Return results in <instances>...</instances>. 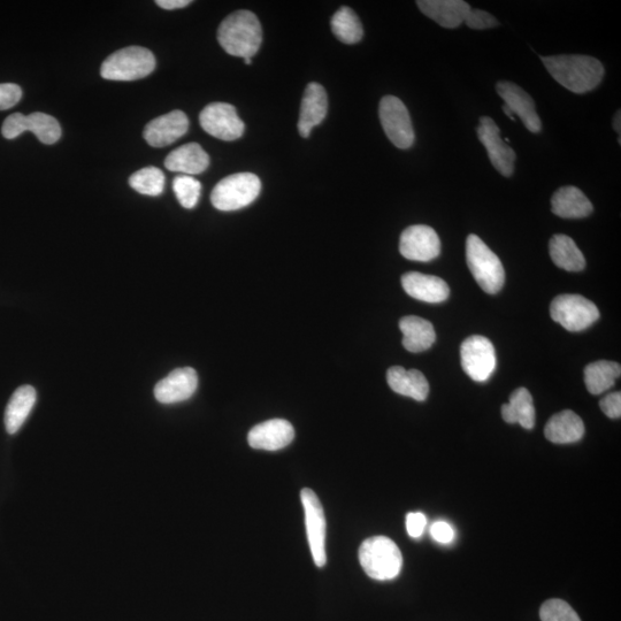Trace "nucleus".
Returning <instances> with one entry per match:
<instances>
[{
  "instance_id": "1",
  "label": "nucleus",
  "mask_w": 621,
  "mask_h": 621,
  "mask_svg": "<svg viewBox=\"0 0 621 621\" xmlns=\"http://www.w3.org/2000/svg\"><path fill=\"white\" fill-rule=\"evenodd\" d=\"M542 63L552 78L574 94H586L594 90L604 76L601 61L589 56L544 57Z\"/></svg>"
},
{
  "instance_id": "2",
  "label": "nucleus",
  "mask_w": 621,
  "mask_h": 621,
  "mask_svg": "<svg viewBox=\"0 0 621 621\" xmlns=\"http://www.w3.org/2000/svg\"><path fill=\"white\" fill-rule=\"evenodd\" d=\"M218 41L228 55L243 59L257 55L263 42L262 25L256 14L237 11L222 21Z\"/></svg>"
},
{
  "instance_id": "3",
  "label": "nucleus",
  "mask_w": 621,
  "mask_h": 621,
  "mask_svg": "<svg viewBox=\"0 0 621 621\" xmlns=\"http://www.w3.org/2000/svg\"><path fill=\"white\" fill-rule=\"evenodd\" d=\"M359 562L368 577L386 581L401 573L403 556L393 540L387 536H374L360 546Z\"/></svg>"
},
{
  "instance_id": "4",
  "label": "nucleus",
  "mask_w": 621,
  "mask_h": 621,
  "mask_svg": "<svg viewBox=\"0 0 621 621\" xmlns=\"http://www.w3.org/2000/svg\"><path fill=\"white\" fill-rule=\"evenodd\" d=\"M466 259L475 281L487 294H497L504 286L505 271L500 258L479 236L471 234L466 241Z\"/></svg>"
},
{
  "instance_id": "5",
  "label": "nucleus",
  "mask_w": 621,
  "mask_h": 621,
  "mask_svg": "<svg viewBox=\"0 0 621 621\" xmlns=\"http://www.w3.org/2000/svg\"><path fill=\"white\" fill-rule=\"evenodd\" d=\"M155 68L156 58L150 50L129 46L114 52L104 61L101 75L110 81H136L147 78Z\"/></svg>"
},
{
  "instance_id": "6",
  "label": "nucleus",
  "mask_w": 621,
  "mask_h": 621,
  "mask_svg": "<svg viewBox=\"0 0 621 621\" xmlns=\"http://www.w3.org/2000/svg\"><path fill=\"white\" fill-rule=\"evenodd\" d=\"M262 190V182L252 173L227 176L214 187L211 202L217 210L230 212L243 209L255 202Z\"/></svg>"
},
{
  "instance_id": "7",
  "label": "nucleus",
  "mask_w": 621,
  "mask_h": 621,
  "mask_svg": "<svg viewBox=\"0 0 621 621\" xmlns=\"http://www.w3.org/2000/svg\"><path fill=\"white\" fill-rule=\"evenodd\" d=\"M550 316L566 331L581 332L600 319V311L584 296L561 295L551 302Z\"/></svg>"
},
{
  "instance_id": "8",
  "label": "nucleus",
  "mask_w": 621,
  "mask_h": 621,
  "mask_svg": "<svg viewBox=\"0 0 621 621\" xmlns=\"http://www.w3.org/2000/svg\"><path fill=\"white\" fill-rule=\"evenodd\" d=\"M460 362L464 372L475 382H485L496 370V351L487 337H467L460 347Z\"/></svg>"
},
{
  "instance_id": "9",
  "label": "nucleus",
  "mask_w": 621,
  "mask_h": 621,
  "mask_svg": "<svg viewBox=\"0 0 621 621\" xmlns=\"http://www.w3.org/2000/svg\"><path fill=\"white\" fill-rule=\"evenodd\" d=\"M380 121L391 143L398 149H409L414 143L410 113L400 98L386 96L380 102Z\"/></svg>"
},
{
  "instance_id": "10",
  "label": "nucleus",
  "mask_w": 621,
  "mask_h": 621,
  "mask_svg": "<svg viewBox=\"0 0 621 621\" xmlns=\"http://www.w3.org/2000/svg\"><path fill=\"white\" fill-rule=\"evenodd\" d=\"M32 132L43 144H55L60 140L61 128L56 118L36 112L29 115L14 113L4 121L2 133L7 140Z\"/></svg>"
},
{
  "instance_id": "11",
  "label": "nucleus",
  "mask_w": 621,
  "mask_h": 621,
  "mask_svg": "<svg viewBox=\"0 0 621 621\" xmlns=\"http://www.w3.org/2000/svg\"><path fill=\"white\" fill-rule=\"evenodd\" d=\"M301 500L305 512L306 534L313 561L318 567H324L327 563L326 555V517L324 508L316 493L310 488H304L301 492Z\"/></svg>"
},
{
  "instance_id": "12",
  "label": "nucleus",
  "mask_w": 621,
  "mask_h": 621,
  "mask_svg": "<svg viewBox=\"0 0 621 621\" xmlns=\"http://www.w3.org/2000/svg\"><path fill=\"white\" fill-rule=\"evenodd\" d=\"M199 122L207 134L225 142L239 140L244 134V122L233 105L213 103L199 115Z\"/></svg>"
},
{
  "instance_id": "13",
  "label": "nucleus",
  "mask_w": 621,
  "mask_h": 621,
  "mask_svg": "<svg viewBox=\"0 0 621 621\" xmlns=\"http://www.w3.org/2000/svg\"><path fill=\"white\" fill-rule=\"evenodd\" d=\"M400 252L404 258L413 262H432L441 253L440 237L432 227L411 226L401 235Z\"/></svg>"
},
{
  "instance_id": "14",
  "label": "nucleus",
  "mask_w": 621,
  "mask_h": 621,
  "mask_svg": "<svg viewBox=\"0 0 621 621\" xmlns=\"http://www.w3.org/2000/svg\"><path fill=\"white\" fill-rule=\"evenodd\" d=\"M479 140L487 149L490 161L495 170L506 178H509L515 171L516 152L505 143L501 137V130L496 122L489 117L480 119V126L477 129Z\"/></svg>"
},
{
  "instance_id": "15",
  "label": "nucleus",
  "mask_w": 621,
  "mask_h": 621,
  "mask_svg": "<svg viewBox=\"0 0 621 621\" xmlns=\"http://www.w3.org/2000/svg\"><path fill=\"white\" fill-rule=\"evenodd\" d=\"M189 120L186 113L175 110L149 122L144 129L145 141L153 148H164L186 135Z\"/></svg>"
},
{
  "instance_id": "16",
  "label": "nucleus",
  "mask_w": 621,
  "mask_h": 621,
  "mask_svg": "<svg viewBox=\"0 0 621 621\" xmlns=\"http://www.w3.org/2000/svg\"><path fill=\"white\" fill-rule=\"evenodd\" d=\"M198 375L194 368H178L157 383L156 400L163 404H174L189 400L196 393Z\"/></svg>"
},
{
  "instance_id": "17",
  "label": "nucleus",
  "mask_w": 621,
  "mask_h": 621,
  "mask_svg": "<svg viewBox=\"0 0 621 621\" xmlns=\"http://www.w3.org/2000/svg\"><path fill=\"white\" fill-rule=\"evenodd\" d=\"M498 95L501 96L505 105L509 107L513 114L518 115L525 127L531 133H539L542 129V122L536 113L533 98L521 89L517 84L501 81L496 84Z\"/></svg>"
},
{
  "instance_id": "18",
  "label": "nucleus",
  "mask_w": 621,
  "mask_h": 621,
  "mask_svg": "<svg viewBox=\"0 0 621 621\" xmlns=\"http://www.w3.org/2000/svg\"><path fill=\"white\" fill-rule=\"evenodd\" d=\"M295 429L287 420L272 419L253 427L248 435L253 449L276 451L294 441Z\"/></svg>"
},
{
  "instance_id": "19",
  "label": "nucleus",
  "mask_w": 621,
  "mask_h": 621,
  "mask_svg": "<svg viewBox=\"0 0 621 621\" xmlns=\"http://www.w3.org/2000/svg\"><path fill=\"white\" fill-rule=\"evenodd\" d=\"M402 286L406 294L426 303H442L450 295L446 281L419 272L405 273L402 276Z\"/></svg>"
},
{
  "instance_id": "20",
  "label": "nucleus",
  "mask_w": 621,
  "mask_h": 621,
  "mask_svg": "<svg viewBox=\"0 0 621 621\" xmlns=\"http://www.w3.org/2000/svg\"><path fill=\"white\" fill-rule=\"evenodd\" d=\"M328 112V98L324 87L313 82L306 87L299 114L298 130L302 137L308 138L312 129L321 124Z\"/></svg>"
},
{
  "instance_id": "21",
  "label": "nucleus",
  "mask_w": 621,
  "mask_h": 621,
  "mask_svg": "<svg viewBox=\"0 0 621 621\" xmlns=\"http://www.w3.org/2000/svg\"><path fill=\"white\" fill-rule=\"evenodd\" d=\"M417 5L426 17L449 29L462 25L472 9L463 0H419Z\"/></svg>"
},
{
  "instance_id": "22",
  "label": "nucleus",
  "mask_w": 621,
  "mask_h": 621,
  "mask_svg": "<svg viewBox=\"0 0 621 621\" xmlns=\"http://www.w3.org/2000/svg\"><path fill=\"white\" fill-rule=\"evenodd\" d=\"M210 165V157L197 143H188L172 151L165 160L168 171L197 175L207 170Z\"/></svg>"
},
{
  "instance_id": "23",
  "label": "nucleus",
  "mask_w": 621,
  "mask_h": 621,
  "mask_svg": "<svg viewBox=\"0 0 621 621\" xmlns=\"http://www.w3.org/2000/svg\"><path fill=\"white\" fill-rule=\"evenodd\" d=\"M593 204L577 187L558 189L551 198V210L563 219H582L593 212Z\"/></svg>"
},
{
  "instance_id": "24",
  "label": "nucleus",
  "mask_w": 621,
  "mask_h": 621,
  "mask_svg": "<svg viewBox=\"0 0 621 621\" xmlns=\"http://www.w3.org/2000/svg\"><path fill=\"white\" fill-rule=\"evenodd\" d=\"M387 381L396 394L411 397L418 402H424L429 394V383L418 370H405L402 366L390 367Z\"/></svg>"
},
{
  "instance_id": "25",
  "label": "nucleus",
  "mask_w": 621,
  "mask_h": 621,
  "mask_svg": "<svg viewBox=\"0 0 621 621\" xmlns=\"http://www.w3.org/2000/svg\"><path fill=\"white\" fill-rule=\"evenodd\" d=\"M547 439L556 444H569L578 442L585 435L584 421L571 410H565L552 416L546 429Z\"/></svg>"
},
{
  "instance_id": "26",
  "label": "nucleus",
  "mask_w": 621,
  "mask_h": 621,
  "mask_svg": "<svg viewBox=\"0 0 621 621\" xmlns=\"http://www.w3.org/2000/svg\"><path fill=\"white\" fill-rule=\"evenodd\" d=\"M400 328L404 348L413 354L428 350L436 340L434 326L426 319L414 316L402 318Z\"/></svg>"
},
{
  "instance_id": "27",
  "label": "nucleus",
  "mask_w": 621,
  "mask_h": 621,
  "mask_svg": "<svg viewBox=\"0 0 621 621\" xmlns=\"http://www.w3.org/2000/svg\"><path fill=\"white\" fill-rule=\"evenodd\" d=\"M36 398V390L32 386H22L14 391L5 411L7 433L15 434L25 424L34 408Z\"/></svg>"
},
{
  "instance_id": "28",
  "label": "nucleus",
  "mask_w": 621,
  "mask_h": 621,
  "mask_svg": "<svg viewBox=\"0 0 621 621\" xmlns=\"http://www.w3.org/2000/svg\"><path fill=\"white\" fill-rule=\"evenodd\" d=\"M552 262L567 272L585 270L586 259L571 237L558 234L549 243Z\"/></svg>"
},
{
  "instance_id": "29",
  "label": "nucleus",
  "mask_w": 621,
  "mask_h": 621,
  "mask_svg": "<svg viewBox=\"0 0 621 621\" xmlns=\"http://www.w3.org/2000/svg\"><path fill=\"white\" fill-rule=\"evenodd\" d=\"M502 417L508 424L532 429L535 426V408L531 393L526 388L513 391L510 402L502 406Z\"/></svg>"
},
{
  "instance_id": "30",
  "label": "nucleus",
  "mask_w": 621,
  "mask_h": 621,
  "mask_svg": "<svg viewBox=\"0 0 621 621\" xmlns=\"http://www.w3.org/2000/svg\"><path fill=\"white\" fill-rule=\"evenodd\" d=\"M621 367L618 363L600 360L585 368V383L590 394L601 395L620 378Z\"/></svg>"
},
{
  "instance_id": "31",
  "label": "nucleus",
  "mask_w": 621,
  "mask_h": 621,
  "mask_svg": "<svg viewBox=\"0 0 621 621\" xmlns=\"http://www.w3.org/2000/svg\"><path fill=\"white\" fill-rule=\"evenodd\" d=\"M332 30L337 40L344 44H356L362 41L364 29L358 15L350 7H341L332 19Z\"/></svg>"
},
{
  "instance_id": "32",
  "label": "nucleus",
  "mask_w": 621,
  "mask_h": 621,
  "mask_svg": "<svg viewBox=\"0 0 621 621\" xmlns=\"http://www.w3.org/2000/svg\"><path fill=\"white\" fill-rule=\"evenodd\" d=\"M129 184L137 193L156 197L163 194L165 175L157 167H145L130 176Z\"/></svg>"
},
{
  "instance_id": "33",
  "label": "nucleus",
  "mask_w": 621,
  "mask_h": 621,
  "mask_svg": "<svg viewBox=\"0 0 621 621\" xmlns=\"http://www.w3.org/2000/svg\"><path fill=\"white\" fill-rule=\"evenodd\" d=\"M173 190L184 209H194L201 197L202 184L193 176L181 175L174 179Z\"/></svg>"
},
{
  "instance_id": "34",
  "label": "nucleus",
  "mask_w": 621,
  "mask_h": 621,
  "mask_svg": "<svg viewBox=\"0 0 621 621\" xmlns=\"http://www.w3.org/2000/svg\"><path fill=\"white\" fill-rule=\"evenodd\" d=\"M540 618L542 621H581L578 613L571 608L570 604L557 598L542 605Z\"/></svg>"
},
{
  "instance_id": "35",
  "label": "nucleus",
  "mask_w": 621,
  "mask_h": 621,
  "mask_svg": "<svg viewBox=\"0 0 621 621\" xmlns=\"http://www.w3.org/2000/svg\"><path fill=\"white\" fill-rule=\"evenodd\" d=\"M464 23H466L467 27L477 30L495 28L500 25V23H498V21L493 17L492 14H489L485 11L473 9H471L469 14H467Z\"/></svg>"
},
{
  "instance_id": "36",
  "label": "nucleus",
  "mask_w": 621,
  "mask_h": 621,
  "mask_svg": "<svg viewBox=\"0 0 621 621\" xmlns=\"http://www.w3.org/2000/svg\"><path fill=\"white\" fill-rule=\"evenodd\" d=\"M22 98V90L18 84H0V111L12 109Z\"/></svg>"
},
{
  "instance_id": "37",
  "label": "nucleus",
  "mask_w": 621,
  "mask_h": 621,
  "mask_svg": "<svg viewBox=\"0 0 621 621\" xmlns=\"http://www.w3.org/2000/svg\"><path fill=\"white\" fill-rule=\"evenodd\" d=\"M600 406L605 416H608L611 419H619L621 417L620 391H617V393H611L602 398Z\"/></svg>"
},
{
  "instance_id": "38",
  "label": "nucleus",
  "mask_w": 621,
  "mask_h": 621,
  "mask_svg": "<svg viewBox=\"0 0 621 621\" xmlns=\"http://www.w3.org/2000/svg\"><path fill=\"white\" fill-rule=\"evenodd\" d=\"M426 525L427 519L424 513L411 512L406 517V529H408V533L413 539H418L423 535Z\"/></svg>"
},
{
  "instance_id": "39",
  "label": "nucleus",
  "mask_w": 621,
  "mask_h": 621,
  "mask_svg": "<svg viewBox=\"0 0 621 621\" xmlns=\"http://www.w3.org/2000/svg\"><path fill=\"white\" fill-rule=\"evenodd\" d=\"M432 538L441 544H448L455 539V529L446 521H436L431 527Z\"/></svg>"
},
{
  "instance_id": "40",
  "label": "nucleus",
  "mask_w": 621,
  "mask_h": 621,
  "mask_svg": "<svg viewBox=\"0 0 621 621\" xmlns=\"http://www.w3.org/2000/svg\"><path fill=\"white\" fill-rule=\"evenodd\" d=\"M156 4L161 7V9L172 11L183 9V7H187L191 4L190 0H158Z\"/></svg>"
},
{
  "instance_id": "41",
  "label": "nucleus",
  "mask_w": 621,
  "mask_h": 621,
  "mask_svg": "<svg viewBox=\"0 0 621 621\" xmlns=\"http://www.w3.org/2000/svg\"><path fill=\"white\" fill-rule=\"evenodd\" d=\"M620 111L616 114L615 120H613V128H615L616 132L620 134L621 126H620Z\"/></svg>"
},
{
  "instance_id": "42",
  "label": "nucleus",
  "mask_w": 621,
  "mask_h": 621,
  "mask_svg": "<svg viewBox=\"0 0 621 621\" xmlns=\"http://www.w3.org/2000/svg\"><path fill=\"white\" fill-rule=\"evenodd\" d=\"M503 111H504V113H505L506 115H508V117H509L512 121H515V120H516V119H515V117H513V113L511 112V110L509 109V107H508V106L504 105V106H503Z\"/></svg>"
},
{
  "instance_id": "43",
  "label": "nucleus",
  "mask_w": 621,
  "mask_h": 621,
  "mask_svg": "<svg viewBox=\"0 0 621 621\" xmlns=\"http://www.w3.org/2000/svg\"><path fill=\"white\" fill-rule=\"evenodd\" d=\"M244 64L245 65H251L252 64L251 58L244 59Z\"/></svg>"
}]
</instances>
